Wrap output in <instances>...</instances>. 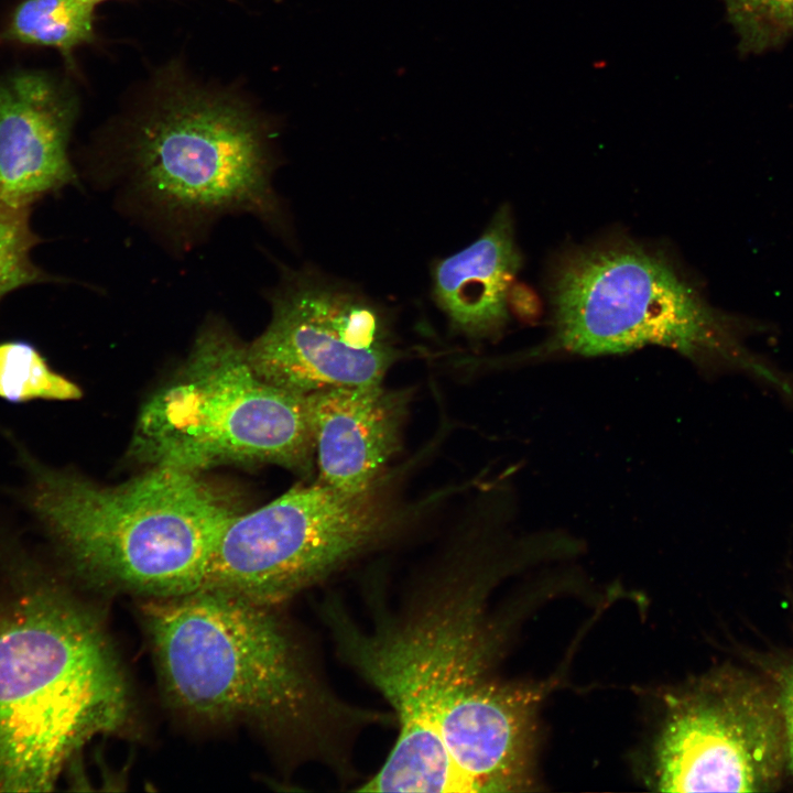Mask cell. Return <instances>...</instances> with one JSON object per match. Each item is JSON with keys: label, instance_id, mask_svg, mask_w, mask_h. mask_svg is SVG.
Wrapping results in <instances>:
<instances>
[{"label": "cell", "instance_id": "e0dca14e", "mask_svg": "<svg viewBox=\"0 0 793 793\" xmlns=\"http://www.w3.org/2000/svg\"><path fill=\"white\" fill-rule=\"evenodd\" d=\"M31 207H15L0 200V301L9 293L50 276L31 259L40 241L30 225Z\"/></svg>", "mask_w": 793, "mask_h": 793}, {"label": "cell", "instance_id": "ac0fdd59", "mask_svg": "<svg viewBox=\"0 0 793 793\" xmlns=\"http://www.w3.org/2000/svg\"><path fill=\"white\" fill-rule=\"evenodd\" d=\"M778 698L784 729L786 762L793 770V671L783 676Z\"/></svg>", "mask_w": 793, "mask_h": 793}, {"label": "cell", "instance_id": "6da1fadb", "mask_svg": "<svg viewBox=\"0 0 793 793\" xmlns=\"http://www.w3.org/2000/svg\"><path fill=\"white\" fill-rule=\"evenodd\" d=\"M486 580L447 574L360 626L336 600L323 617L340 659L387 700L398 728L360 791L498 793L531 784L541 692L489 676L497 651Z\"/></svg>", "mask_w": 793, "mask_h": 793}, {"label": "cell", "instance_id": "277c9868", "mask_svg": "<svg viewBox=\"0 0 793 793\" xmlns=\"http://www.w3.org/2000/svg\"><path fill=\"white\" fill-rule=\"evenodd\" d=\"M159 79L122 122L105 177L175 242H194L231 214L280 229L272 126L229 93L176 74Z\"/></svg>", "mask_w": 793, "mask_h": 793}, {"label": "cell", "instance_id": "30bf717a", "mask_svg": "<svg viewBox=\"0 0 793 793\" xmlns=\"http://www.w3.org/2000/svg\"><path fill=\"white\" fill-rule=\"evenodd\" d=\"M677 705L658 746L660 791L757 792L778 784L787 765L778 694L730 674Z\"/></svg>", "mask_w": 793, "mask_h": 793}, {"label": "cell", "instance_id": "ba28073f", "mask_svg": "<svg viewBox=\"0 0 793 793\" xmlns=\"http://www.w3.org/2000/svg\"><path fill=\"white\" fill-rule=\"evenodd\" d=\"M385 529L371 491L349 495L321 481L297 486L229 523L202 589L270 607L330 576Z\"/></svg>", "mask_w": 793, "mask_h": 793}, {"label": "cell", "instance_id": "5bb4252c", "mask_svg": "<svg viewBox=\"0 0 793 793\" xmlns=\"http://www.w3.org/2000/svg\"><path fill=\"white\" fill-rule=\"evenodd\" d=\"M94 7L88 0H24L14 10L6 37L54 47L69 57L94 40Z\"/></svg>", "mask_w": 793, "mask_h": 793}, {"label": "cell", "instance_id": "3957f363", "mask_svg": "<svg viewBox=\"0 0 793 793\" xmlns=\"http://www.w3.org/2000/svg\"><path fill=\"white\" fill-rule=\"evenodd\" d=\"M19 449L26 509L70 567L99 587L150 599L202 589L218 540L241 513L200 472L152 466L104 486Z\"/></svg>", "mask_w": 793, "mask_h": 793}, {"label": "cell", "instance_id": "9c48e42d", "mask_svg": "<svg viewBox=\"0 0 793 793\" xmlns=\"http://www.w3.org/2000/svg\"><path fill=\"white\" fill-rule=\"evenodd\" d=\"M271 321L248 359L267 382L300 394L381 383L399 351L388 309L308 268L286 270L270 293Z\"/></svg>", "mask_w": 793, "mask_h": 793}, {"label": "cell", "instance_id": "2e32d148", "mask_svg": "<svg viewBox=\"0 0 793 793\" xmlns=\"http://www.w3.org/2000/svg\"><path fill=\"white\" fill-rule=\"evenodd\" d=\"M741 54H760L793 36V0H721Z\"/></svg>", "mask_w": 793, "mask_h": 793}, {"label": "cell", "instance_id": "d6986e66", "mask_svg": "<svg viewBox=\"0 0 793 793\" xmlns=\"http://www.w3.org/2000/svg\"><path fill=\"white\" fill-rule=\"evenodd\" d=\"M88 1L96 4L97 2L105 1V0H88Z\"/></svg>", "mask_w": 793, "mask_h": 793}, {"label": "cell", "instance_id": "7c38bea8", "mask_svg": "<svg viewBox=\"0 0 793 793\" xmlns=\"http://www.w3.org/2000/svg\"><path fill=\"white\" fill-rule=\"evenodd\" d=\"M306 398L318 481L349 495L370 492L398 448L403 399L381 383Z\"/></svg>", "mask_w": 793, "mask_h": 793}, {"label": "cell", "instance_id": "9a60e30c", "mask_svg": "<svg viewBox=\"0 0 793 793\" xmlns=\"http://www.w3.org/2000/svg\"><path fill=\"white\" fill-rule=\"evenodd\" d=\"M80 388L54 371L30 343H0V398L13 402L31 400H76Z\"/></svg>", "mask_w": 793, "mask_h": 793}, {"label": "cell", "instance_id": "7a4b0ae2", "mask_svg": "<svg viewBox=\"0 0 793 793\" xmlns=\"http://www.w3.org/2000/svg\"><path fill=\"white\" fill-rule=\"evenodd\" d=\"M0 594V791L50 790L89 738L117 729L127 694L97 619L28 560Z\"/></svg>", "mask_w": 793, "mask_h": 793}, {"label": "cell", "instance_id": "4fadbf2b", "mask_svg": "<svg viewBox=\"0 0 793 793\" xmlns=\"http://www.w3.org/2000/svg\"><path fill=\"white\" fill-rule=\"evenodd\" d=\"M520 267L512 214L504 205L477 240L433 265V300L457 333L495 339L508 324V295Z\"/></svg>", "mask_w": 793, "mask_h": 793}, {"label": "cell", "instance_id": "8992f818", "mask_svg": "<svg viewBox=\"0 0 793 793\" xmlns=\"http://www.w3.org/2000/svg\"><path fill=\"white\" fill-rule=\"evenodd\" d=\"M552 326L525 360L669 348L710 369L752 365L732 321L660 250L613 236L563 251L548 274Z\"/></svg>", "mask_w": 793, "mask_h": 793}, {"label": "cell", "instance_id": "52a82bcc", "mask_svg": "<svg viewBox=\"0 0 793 793\" xmlns=\"http://www.w3.org/2000/svg\"><path fill=\"white\" fill-rule=\"evenodd\" d=\"M129 449L149 467L195 472L274 464L309 474L315 458L306 394L260 378L219 317L207 319L185 362L144 403Z\"/></svg>", "mask_w": 793, "mask_h": 793}, {"label": "cell", "instance_id": "8fae6325", "mask_svg": "<svg viewBox=\"0 0 793 793\" xmlns=\"http://www.w3.org/2000/svg\"><path fill=\"white\" fill-rule=\"evenodd\" d=\"M77 100L44 72L0 76V200L31 207L75 182L67 146Z\"/></svg>", "mask_w": 793, "mask_h": 793}, {"label": "cell", "instance_id": "5b68a950", "mask_svg": "<svg viewBox=\"0 0 793 793\" xmlns=\"http://www.w3.org/2000/svg\"><path fill=\"white\" fill-rule=\"evenodd\" d=\"M170 703L195 718L279 726L363 723L321 686L268 609L210 589L143 607Z\"/></svg>", "mask_w": 793, "mask_h": 793}]
</instances>
